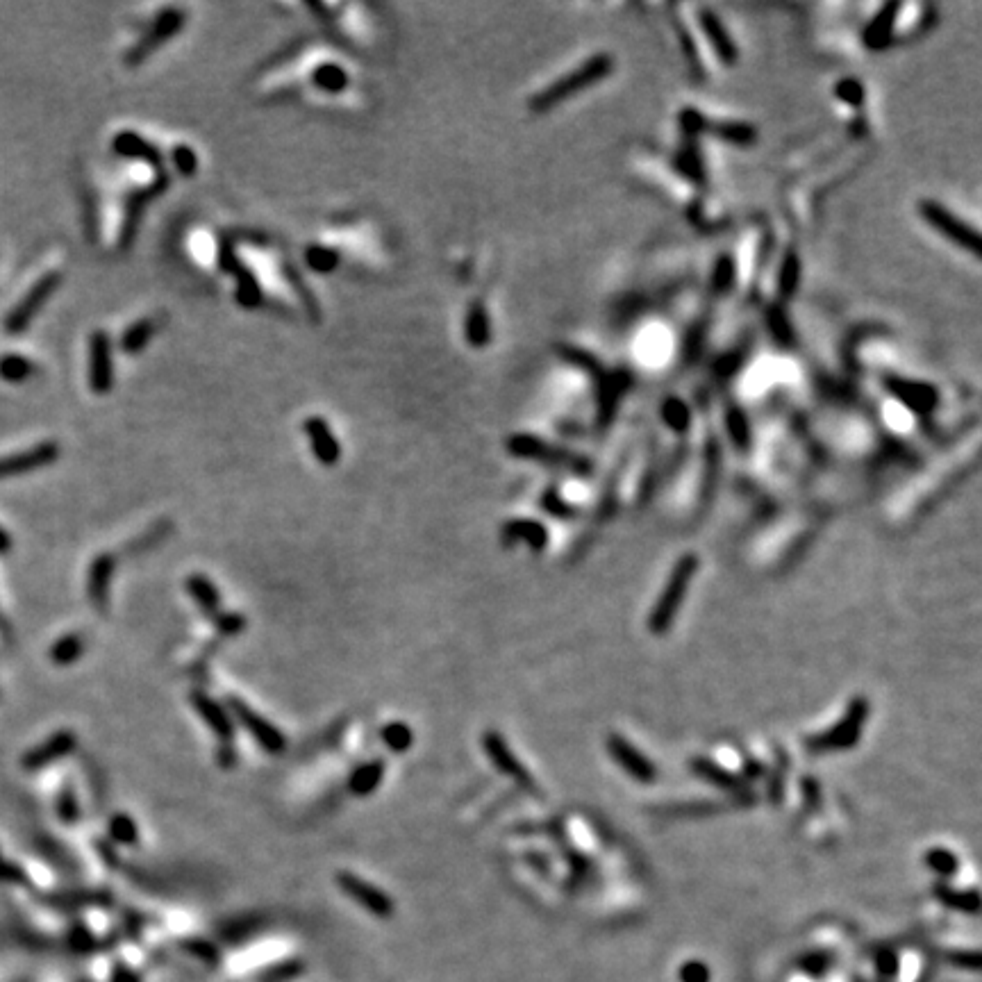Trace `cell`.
I'll list each match as a JSON object with an SVG mask.
<instances>
[{"label":"cell","mask_w":982,"mask_h":982,"mask_svg":"<svg viewBox=\"0 0 982 982\" xmlns=\"http://www.w3.org/2000/svg\"><path fill=\"white\" fill-rule=\"evenodd\" d=\"M612 69H614V62L610 55L607 53L594 55L592 60L580 64L578 69L569 71L567 76L557 78L553 85H548L546 89L539 91L537 96H532L530 101L532 112H548L551 107L569 101V98L580 94V91H585L587 87L596 85V82L605 80L612 73Z\"/></svg>","instance_id":"6da1fadb"},{"label":"cell","mask_w":982,"mask_h":982,"mask_svg":"<svg viewBox=\"0 0 982 982\" xmlns=\"http://www.w3.org/2000/svg\"><path fill=\"white\" fill-rule=\"evenodd\" d=\"M698 571V557L696 555H685L676 564V569L671 571L667 587L660 596V601L653 607L651 617H648V628L655 635H662L671 628V623L676 621V614L680 612L682 601H685V594L689 589V582L694 580Z\"/></svg>","instance_id":"7a4b0ae2"},{"label":"cell","mask_w":982,"mask_h":982,"mask_svg":"<svg viewBox=\"0 0 982 982\" xmlns=\"http://www.w3.org/2000/svg\"><path fill=\"white\" fill-rule=\"evenodd\" d=\"M226 707H228L230 717L235 719V723H239V726L255 739L257 746H260L264 753L280 755V753L287 751L285 732H282L276 723H271L269 719H266L264 714L257 712L255 707L248 705L244 698L228 696Z\"/></svg>","instance_id":"3957f363"},{"label":"cell","mask_w":982,"mask_h":982,"mask_svg":"<svg viewBox=\"0 0 982 982\" xmlns=\"http://www.w3.org/2000/svg\"><path fill=\"white\" fill-rule=\"evenodd\" d=\"M185 23H187L185 10H180V7H166V10L157 14V19L153 21V26L148 28L146 35L141 37L137 44L126 53L123 62H126L128 66L144 64L148 57L157 51V48L164 46L166 41H171L173 37H176L178 32L185 28Z\"/></svg>","instance_id":"277c9868"},{"label":"cell","mask_w":982,"mask_h":982,"mask_svg":"<svg viewBox=\"0 0 982 982\" xmlns=\"http://www.w3.org/2000/svg\"><path fill=\"white\" fill-rule=\"evenodd\" d=\"M796 378V369L792 362L780 360V357H760V360L751 362L744 369L742 382H739V391L746 398H760L769 391L782 385V382H789Z\"/></svg>","instance_id":"5b68a950"},{"label":"cell","mask_w":982,"mask_h":982,"mask_svg":"<svg viewBox=\"0 0 982 982\" xmlns=\"http://www.w3.org/2000/svg\"><path fill=\"white\" fill-rule=\"evenodd\" d=\"M919 212L923 216V221L930 223L939 235L951 239L953 244L964 248V251H969L973 257L980 255L978 232L973 230L969 223L960 221V216H955L951 210H946V207L939 205L937 201H921Z\"/></svg>","instance_id":"8992f818"},{"label":"cell","mask_w":982,"mask_h":982,"mask_svg":"<svg viewBox=\"0 0 982 982\" xmlns=\"http://www.w3.org/2000/svg\"><path fill=\"white\" fill-rule=\"evenodd\" d=\"M869 717V703L864 698H855V701L848 705L846 717L839 721V726H835L823 735L812 737L807 746L812 751L828 753V751H844V748H851L857 739L862 735V726Z\"/></svg>","instance_id":"52a82bcc"},{"label":"cell","mask_w":982,"mask_h":982,"mask_svg":"<svg viewBox=\"0 0 982 982\" xmlns=\"http://www.w3.org/2000/svg\"><path fill=\"white\" fill-rule=\"evenodd\" d=\"M60 285H62V271H48L46 276H41L35 285L30 287L28 294L16 303L10 316H7L5 321L7 332H10V335H19V332L26 330L28 323L35 319L41 307L48 303V298L55 294Z\"/></svg>","instance_id":"ba28073f"},{"label":"cell","mask_w":982,"mask_h":982,"mask_svg":"<svg viewBox=\"0 0 982 982\" xmlns=\"http://www.w3.org/2000/svg\"><path fill=\"white\" fill-rule=\"evenodd\" d=\"M337 885L341 892L348 898H353L357 905H362L366 912L373 914L378 919H389L394 914V901L382 892L380 887L371 885L364 878L355 876L351 871H339L337 873Z\"/></svg>","instance_id":"9c48e42d"},{"label":"cell","mask_w":982,"mask_h":982,"mask_svg":"<svg viewBox=\"0 0 982 982\" xmlns=\"http://www.w3.org/2000/svg\"><path fill=\"white\" fill-rule=\"evenodd\" d=\"M673 346H676V339H673L669 326H664V323H648V326L637 332L635 346L632 348H635V360L639 364L655 369V366L669 362Z\"/></svg>","instance_id":"30bf717a"},{"label":"cell","mask_w":982,"mask_h":982,"mask_svg":"<svg viewBox=\"0 0 982 982\" xmlns=\"http://www.w3.org/2000/svg\"><path fill=\"white\" fill-rule=\"evenodd\" d=\"M507 451L514 457H523V460H537L546 464H560V466H571V469H585V462L580 460L578 455H573L564 448H557L553 444H546V441L537 439L535 435H514L507 439Z\"/></svg>","instance_id":"8fae6325"},{"label":"cell","mask_w":982,"mask_h":982,"mask_svg":"<svg viewBox=\"0 0 982 982\" xmlns=\"http://www.w3.org/2000/svg\"><path fill=\"white\" fill-rule=\"evenodd\" d=\"M89 387L101 396L110 394L114 387L112 339L103 330L89 337Z\"/></svg>","instance_id":"7c38bea8"},{"label":"cell","mask_w":982,"mask_h":982,"mask_svg":"<svg viewBox=\"0 0 982 982\" xmlns=\"http://www.w3.org/2000/svg\"><path fill=\"white\" fill-rule=\"evenodd\" d=\"M189 701H191V707H194L198 717L205 721V726L212 730V735L219 739L221 746H235L237 723H235V719L230 717L226 705L214 701L210 694L198 692V689L196 692H191Z\"/></svg>","instance_id":"4fadbf2b"},{"label":"cell","mask_w":982,"mask_h":982,"mask_svg":"<svg viewBox=\"0 0 982 982\" xmlns=\"http://www.w3.org/2000/svg\"><path fill=\"white\" fill-rule=\"evenodd\" d=\"M169 180H171L169 173H162V176H157L155 182H151V185H148V187L139 189V191H132V194H130L128 205H126V216H123L121 237H119V246L123 248V251H126V248H130L132 241H135V235H137L139 223H141V216H144L148 203H151L153 198H157L160 194H164L166 189H169Z\"/></svg>","instance_id":"5bb4252c"},{"label":"cell","mask_w":982,"mask_h":982,"mask_svg":"<svg viewBox=\"0 0 982 982\" xmlns=\"http://www.w3.org/2000/svg\"><path fill=\"white\" fill-rule=\"evenodd\" d=\"M482 748H485L487 757L498 771L505 773V776H510L512 780H517L521 787L535 789V778L530 776L526 767L519 762V757L512 753V748L507 746L505 739L498 735L496 730L485 732V737H482Z\"/></svg>","instance_id":"9a60e30c"},{"label":"cell","mask_w":982,"mask_h":982,"mask_svg":"<svg viewBox=\"0 0 982 982\" xmlns=\"http://www.w3.org/2000/svg\"><path fill=\"white\" fill-rule=\"evenodd\" d=\"M219 264H221L223 271H228L230 276L237 280L235 298H237L239 305H244V307H248V310H251V307H257L262 303L260 282H257V278L253 276L248 266L239 262V257L235 255V251H232V246L228 244V241H223L221 248H219Z\"/></svg>","instance_id":"2e32d148"},{"label":"cell","mask_w":982,"mask_h":982,"mask_svg":"<svg viewBox=\"0 0 982 982\" xmlns=\"http://www.w3.org/2000/svg\"><path fill=\"white\" fill-rule=\"evenodd\" d=\"M114 571H116V560H114V555H110V553L98 555L89 567L87 594H89V603L94 605L98 612L110 610V592H112Z\"/></svg>","instance_id":"e0dca14e"},{"label":"cell","mask_w":982,"mask_h":982,"mask_svg":"<svg viewBox=\"0 0 982 982\" xmlns=\"http://www.w3.org/2000/svg\"><path fill=\"white\" fill-rule=\"evenodd\" d=\"M303 430L307 439H310L316 462L323 466H335L341 460L339 441L335 437V432H332L330 423L323 419V416H310V419H305Z\"/></svg>","instance_id":"ac0fdd59"},{"label":"cell","mask_w":982,"mask_h":982,"mask_svg":"<svg viewBox=\"0 0 982 982\" xmlns=\"http://www.w3.org/2000/svg\"><path fill=\"white\" fill-rule=\"evenodd\" d=\"M112 148H114L116 155L128 157V160H141V162H146L148 166H153L157 176H162V173H169L164 166V157L160 153V148L151 144V141L144 139L141 135H137V132H130V130L119 132V135H116L112 141Z\"/></svg>","instance_id":"d6986e66"},{"label":"cell","mask_w":982,"mask_h":982,"mask_svg":"<svg viewBox=\"0 0 982 982\" xmlns=\"http://www.w3.org/2000/svg\"><path fill=\"white\" fill-rule=\"evenodd\" d=\"M187 594L191 596V601L201 610L205 617H210L212 621L223 614V596L221 589L214 585V582L205 576V573H191L185 580Z\"/></svg>","instance_id":"ffe728a7"},{"label":"cell","mask_w":982,"mask_h":982,"mask_svg":"<svg viewBox=\"0 0 982 982\" xmlns=\"http://www.w3.org/2000/svg\"><path fill=\"white\" fill-rule=\"evenodd\" d=\"M610 753H612L614 760H617L621 767L630 773L632 778H637L642 782H651L655 778L653 764L648 762L646 757L639 753L630 742H626L623 737H619V735L610 737Z\"/></svg>","instance_id":"44dd1931"},{"label":"cell","mask_w":982,"mask_h":982,"mask_svg":"<svg viewBox=\"0 0 982 982\" xmlns=\"http://www.w3.org/2000/svg\"><path fill=\"white\" fill-rule=\"evenodd\" d=\"M73 748H76V735H73V732H69V730L57 732V735H53L51 739H48V742L35 748V751L26 757V767L28 769L46 767V764H51L55 760H60V757L69 755Z\"/></svg>","instance_id":"7402d4cb"},{"label":"cell","mask_w":982,"mask_h":982,"mask_svg":"<svg viewBox=\"0 0 982 982\" xmlns=\"http://www.w3.org/2000/svg\"><path fill=\"white\" fill-rule=\"evenodd\" d=\"M387 767L382 760H369L362 762L360 767H355L348 776V792L357 798H366L373 792H378V787L385 780Z\"/></svg>","instance_id":"603a6c76"},{"label":"cell","mask_w":982,"mask_h":982,"mask_svg":"<svg viewBox=\"0 0 982 982\" xmlns=\"http://www.w3.org/2000/svg\"><path fill=\"white\" fill-rule=\"evenodd\" d=\"M503 544H514V542H526L535 551H542L548 542V532L542 523L530 521V519H514L507 521L501 530Z\"/></svg>","instance_id":"cb8c5ba5"},{"label":"cell","mask_w":982,"mask_h":982,"mask_svg":"<svg viewBox=\"0 0 982 982\" xmlns=\"http://www.w3.org/2000/svg\"><path fill=\"white\" fill-rule=\"evenodd\" d=\"M464 337L471 348H485L491 339L489 314L482 303H471L464 319Z\"/></svg>","instance_id":"d4e9b609"},{"label":"cell","mask_w":982,"mask_h":982,"mask_svg":"<svg viewBox=\"0 0 982 982\" xmlns=\"http://www.w3.org/2000/svg\"><path fill=\"white\" fill-rule=\"evenodd\" d=\"M898 7L901 5H885L876 16H873L867 32H864V39H867V44L871 48H885L889 41H892V30L898 19Z\"/></svg>","instance_id":"484cf974"},{"label":"cell","mask_w":982,"mask_h":982,"mask_svg":"<svg viewBox=\"0 0 982 982\" xmlns=\"http://www.w3.org/2000/svg\"><path fill=\"white\" fill-rule=\"evenodd\" d=\"M701 23H703V30H705L707 39L712 41L714 51L719 53L721 60L728 62V64L735 62L737 60V51H735V46H732L730 35H726V30H723L721 21L717 19V16L705 10V12H701Z\"/></svg>","instance_id":"4316f807"},{"label":"cell","mask_w":982,"mask_h":982,"mask_svg":"<svg viewBox=\"0 0 982 982\" xmlns=\"http://www.w3.org/2000/svg\"><path fill=\"white\" fill-rule=\"evenodd\" d=\"M107 839L121 846H137L139 844V826L137 821L126 812H116L107 821Z\"/></svg>","instance_id":"83f0119b"},{"label":"cell","mask_w":982,"mask_h":982,"mask_svg":"<svg viewBox=\"0 0 982 982\" xmlns=\"http://www.w3.org/2000/svg\"><path fill=\"white\" fill-rule=\"evenodd\" d=\"M380 739L394 755H403L414 746V732L405 721L385 723L380 730Z\"/></svg>","instance_id":"f1b7e54d"},{"label":"cell","mask_w":982,"mask_h":982,"mask_svg":"<svg viewBox=\"0 0 982 982\" xmlns=\"http://www.w3.org/2000/svg\"><path fill=\"white\" fill-rule=\"evenodd\" d=\"M155 330H157V323L153 319H141L137 323H132V326L121 335V351L128 355L141 353L148 346V341L153 339Z\"/></svg>","instance_id":"f546056e"},{"label":"cell","mask_w":982,"mask_h":982,"mask_svg":"<svg viewBox=\"0 0 982 982\" xmlns=\"http://www.w3.org/2000/svg\"><path fill=\"white\" fill-rule=\"evenodd\" d=\"M312 82L319 89L328 91V94H339V91H344L348 87V82L351 80H348V73L344 66H339L335 62H326L316 66L312 73Z\"/></svg>","instance_id":"4dcf8cb0"},{"label":"cell","mask_w":982,"mask_h":982,"mask_svg":"<svg viewBox=\"0 0 982 982\" xmlns=\"http://www.w3.org/2000/svg\"><path fill=\"white\" fill-rule=\"evenodd\" d=\"M935 896L946 907H953L957 912L976 914L980 907V896L976 892H960V889H953L948 885H935Z\"/></svg>","instance_id":"1f68e13d"},{"label":"cell","mask_w":982,"mask_h":982,"mask_svg":"<svg viewBox=\"0 0 982 982\" xmlns=\"http://www.w3.org/2000/svg\"><path fill=\"white\" fill-rule=\"evenodd\" d=\"M82 653H85V639H82L80 635H64L60 642L51 648V660L55 664H62V667H66V664L78 662Z\"/></svg>","instance_id":"d6a6232c"},{"label":"cell","mask_w":982,"mask_h":982,"mask_svg":"<svg viewBox=\"0 0 982 982\" xmlns=\"http://www.w3.org/2000/svg\"><path fill=\"white\" fill-rule=\"evenodd\" d=\"M35 373V364L23 355L0 357V378L7 382H23Z\"/></svg>","instance_id":"836d02e7"},{"label":"cell","mask_w":982,"mask_h":982,"mask_svg":"<svg viewBox=\"0 0 982 982\" xmlns=\"http://www.w3.org/2000/svg\"><path fill=\"white\" fill-rule=\"evenodd\" d=\"M692 769L698 773V776L705 778V780H710L712 785H717V787H723V789H739V787H742V782H739L735 776H732L730 771L717 767V764H714V762L694 760Z\"/></svg>","instance_id":"e575fe53"},{"label":"cell","mask_w":982,"mask_h":982,"mask_svg":"<svg viewBox=\"0 0 982 982\" xmlns=\"http://www.w3.org/2000/svg\"><path fill=\"white\" fill-rule=\"evenodd\" d=\"M305 262L316 273H332L339 266V253L328 246H310L305 251Z\"/></svg>","instance_id":"d590c367"},{"label":"cell","mask_w":982,"mask_h":982,"mask_svg":"<svg viewBox=\"0 0 982 982\" xmlns=\"http://www.w3.org/2000/svg\"><path fill=\"white\" fill-rule=\"evenodd\" d=\"M882 416L887 419L889 428L896 430V432H907L914 423L912 410L910 407H905L901 401H898V398H889L885 407H882Z\"/></svg>","instance_id":"8d00e7d4"},{"label":"cell","mask_w":982,"mask_h":982,"mask_svg":"<svg viewBox=\"0 0 982 982\" xmlns=\"http://www.w3.org/2000/svg\"><path fill=\"white\" fill-rule=\"evenodd\" d=\"M926 864L944 878L953 876L957 871V857L951 851H946V848H932L930 853H926Z\"/></svg>","instance_id":"74e56055"},{"label":"cell","mask_w":982,"mask_h":982,"mask_svg":"<svg viewBox=\"0 0 982 982\" xmlns=\"http://www.w3.org/2000/svg\"><path fill=\"white\" fill-rule=\"evenodd\" d=\"M173 164H176L180 176L191 178L198 171V155L194 148H189L187 144H178L173 148Z\"/></svg>","instance_id":"f35d334b"},{"label":"cell","mask_w":982,"mask_h":982,"mask_svg":"<svg viewBox=\"0 0 982 982\" xmlns=\"http://www.w3.org/2000/svg\"><path fill=\"white\" fill-rule=\"evenodd\" d=\"M678 980L680 982H710L712 980V971L705 967L703 962H696V960H689L685 962L680 967L678 971Z\"/></svg>","instance_id":"ab89813d"},{"label":"cell","mask_w":982,"mask_h":982,"mask_svg":"<svg viewBox=\"0 0 982 982\" xmlns=\"http://www.w3.org/2000/svg\"><path fill=\"white\" fill-rule=\"evenodd\" d=\"M285 273H287V278H289L291 285L296 287L298 296H301V301H303V303H305V307H307V312H312L314 316L319 314V305H316V301H314V298H312V294H310V291H307L305 282L301 280V276H298V271L294 269V266H285Z\"/></svg>","instance_id":"60d3db41"},{"label":"cell","mask_w":982,"mask_h":982,"mask_svg":"<svg viewBox=\"0 0 982 982\" xmlns=\"http://www.w3.org/2000/svg\"><path fill=\"white\" fill-rule=\"evenodd\" d=\"M214 626L219 628L223 635H239L241 630L246 628V619H244V614H228V612H223L219 614V617L214 619Z\"/></svg>","instance_id":"b9f144b4"},{"label":"cell","mask_w":982,"mask_h":982,"mask_svg":"<svg viewBox=\"0 0 982 982\" xmlns=\"http://www.w3.org/2000/svg\"><path fill=\"white\" fill-rule=\"evenodd\" d=\"M57 812H60V817L64 823H76L78 817H80V807H78V801H76V794L71 792V789H66V792L60 796V805H57Z\"/></svg>","instance_id":"7bdbcfd3"},{"label":"cell","mask_w":982,"mask_h":982,"mask_svg":"<svg viewBox=\"0 0 982 982\" xmlns=\"http://www.w3.org/2000/svg\"><path fill=\"white\" fill-rule=\"evenodd\" d=\"M237 760L239 755L235 746H219V751H216V762H219V767L223 769H232L237 764Z\"/></svg>","instance_id":"ee69618b"},{"label":"cell","mask_w":982,"mask_h":982,"mask_svg":"<svg viewBox=\"0 0 982 982\" xmlns=\"http://www.w3.org/2000/svg\"><path fill=\"white\" fill-rule=\"evenodd\" d=\"M7 548H10V537L0 530V551H7Z\"/></svg>","instance_id":"f6af8a7d"}]
</instances>
